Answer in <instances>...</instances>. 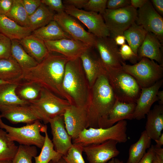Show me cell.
Returning <instances> with one entry per match:
<instances>
[{"mask_svg":"<svg viewBox=\"0 0 163 163\" xmlns=\"http://www.w3.org/2000/svg\"><path fill=\"white\" fill-rule=\"evenodd\" d=\"M83 146L73 143L66 154L62 156L66 163H85L82 156Z\"/></svg>","mask_w":163,"mask_h":163,"instance_id":"cell-38","label":"cell"},{"mask_svg":"<svg viewBox=\"0 0 163 163\" xmlns=\"http://www.w3.org/2000/svg\"><path fill=\"white\" fill-rule=\"evenodd\" d=\"M156 144L155 146L157 148L161 147L163 145V133H162L159 138L156 140H155Z\"/></svg>","mask_w":163,"mask_h":163,"instance_id":"cell-51","label":"cell"},{"mask_svg":"<svg viewBox=\"0 0 163 163\" xmlns=\"http://www.w3.org/2000/svg\"><path fill=\"white\" fill-rule=\"evenodd\" d=\"M151 140L145 130L142 132L138 140L130 146L126 163H138L146 153V150L150 147Z\"/></svg>","mask_w":163,"mask_h":163,"instance_id":"cell-32","label":"cell"},{"mask_svg":"<svg viewBox=\"0 0 163 163\" xmlns=\"http://www.w3.org/2000/svg\"><path fill=\"white\" fill-rule=\"evenodd\" d=\"M32 34L44 42L63 38L72 39L54 20L46 25L34 30Z\"/></svg>","mask_w":163,"mask_h":163,"instance_id":"cell-26","label":"cell"},{"mask_svg":"<svg viewBox=\"0 0 163 163\" xmlns=\"http://www.w3.org/2000/svg\"><path fill=\"white\" fill-rule=\"evenodd\" d=\"M116 98L127 103H136L141 88L135 79L122 69L104 67Z\"/></svg>","mask_w":163,"mask_h":163,"instance_id":"cell-4","label":"cell"},{"mask_svg":"<svg viewBox=\"0 0 163 163\" xmlns=\"http://www.w3.org/2000/svg\"><path fill=\"white\" fill-rule=\"evenodd\" d=\"M9 82H11L5 81H3V80H0V85L2 84H5V83H9Z\"/></svg>","mask_w":163,"mask_h":163,"instance_id":"cell-58","label":"cell"},{"mask_svg":"<svg viewBox=\"0 0 163 163\" xmlns=\"http://www.w3.org/2000/svg\"><path fill=\"white\" fill-rule=\"evenodd\" d=\"M42 87L32 82L21 81L16 89V93L21 99L30 101L37 99L39 96Z\"/></svg>","mask_w":163,"mask_h":163,"instance_id":"cell-35","label":"cell"},{"mask_svg":"<svg viewBox=\"0 0 163 163\" xmlns=\"http://www.w3.org/2000/svg\"><path fill=\"white\" fill-rule=\"evenodd\" d=\"M6 16L19 25L27 27L29 16L24 8L22 0H13L11 8Z\"/></svg>","mask_w":163,"mask_h":163,"instance_id":"cell-36","label":"cell"},{"mask_svg":"<svg viewBox=\"0 0 163 163\" xmlns=\"http://www.w3.org/2000/svg\"><path fill=\"white\" fill-rule=\"evenodd\" d=\"M119 53L123 61L129 60L134 64L136 63L138 60L137 56L128 45L125 44L121 46L119 49Z\"/></svg>","mask_w":163,"mask_h":163,"instance_id":"cell-41","label":"cell"},{"mask_svg":"<svg viewBox=\"0 0 163 163\" xmlns=\"http://www.w3.org/2000/svg\"><path fill=\"white\" fill-rule=\"evenodd\" d=\"M138 60L143 57L155 60L163 66L161 42L154 34L147 32L137 52Z\"/></svg>","mask_w":163,"mask_h":163,"instance_id":"cell-21","label":"cell"},{"mask_svg":"<svg viewBox=\"0 0 163 163\" xmlns=\"http://www.w3.org/2000/svg\"><path fill=\"white\" fill-rule=\"evenodd\" d=\"M157 97L159 104L163 105V91H158Z\"/></svg>","mask_w":163,"mask_h":163,"instance_id":"cell-52","label":"cell"},{"mask_svg":"<svg viewBox=\"0 0 163 163\" xmlns=\"http://www.w3.org/2000/svg\"><path fill=\"white\" fill-rule=\"evenodd\" d=\"M94 48L97 50L104 67L122 69L123 61L119 53V48L110 37H97Z\"/></svg>","mask_w":163,"mask_h":163,"instance_id":"cell-15","label":"cell"},{"mask_svg":"<svg viewBox=\"0 0 163 163\" xmlns=\"http://www.w3.org/2000/svg\"><path fill=\"white\" fill-rule=\"evenodd\" d=\"M117 143L111 139L101 143L83 146V152L89 163H106L120 154L117 146Z\"/></svg>","mask_w":163,"mask_h":163,"instance_id":"cell-14","label":"cell"},{"mask_svg":"<svg viewBox=\"0 0 163 163\" xmlns=\"http://www.w3.org/2000/svg\"><path fill=\"white\" fill-rule=\"evenodd\" d=\"M11 54L23 72L35 67L38 63L26 52L17 40H11Z\"/></svg>","mask_w":163,"mask_h":163,"instance_id":"cell-30","label":"cell"},{"mask_svg":"<svg viewBox=\"0 0 163 163\" xmlns=\"http://www.w3.org/2000/svg\"><path fill=\"white\" fill-rule=\"evenodd\" d=\"M49 163H66L62 157L57 161H51Z\"/></svg>","mask_w":163,"mask_h":163,"instance_id":"cell-55","label":"cell"},{"mask_svg":"<svg viewBox=\"0 0 163 163\" xmlns=\"http://www.w3.org/2000/svg\"><path fill=\"white\" fill-rule=\"evenodd\" d=\"M44 42L49 52L60 54L70 59L80 58L85 51L91 47L73 38H63Z\"/></svg>","mask_w":163,"mask_h":163,"instance_id":"cell-16","label":"cell"},{"mask_svg":"<svg viewBox=\"0 0 163 163\" xmlns=\"http://www.w3.org/2000/svg\"><path fill=\"white\" fill-rule=\"evenodd\" d=\"M152 163H163V159L155 154Z\"/></svg>","mask_w":163,"mask_h":163,"instance_id":"cell-54","label":"cell"},{"mask_svg":"<svg viewBox=\"0 0 163 163\" xmlns=\"http://www.w3.org/2000/svg\"><path fill=\"white\" fill-rule=\"evenodd\" d=\"M162 79L149 87L141 88L140 95L136 102L133 119L140 120L145 118L153 103L158 101L157 94L161 86Z\"/></svg>","mask_w":163,"mask_h":163,"instance_id":"cell-20","label":"cell"},{"mask_svg":"<svg viewBox=\"0 0 163 163\" xmlns=\"http://www.w3.org/2000/svg\"><path fill=\"white\" fill-rule=\"evenodd\" d=\"M55 14L53 11L41 3L37 10L29 16L27 27L32 32L54 20Z\"/></svg>","mask_w":163,"mask_h":163,"instance_id":"cell-28","label":"cell"},{"mask_svg":"<svg viewBox=\"0 0 163 163\" xmlns=\"http://www.w3.org/2000/svg\"><path fill=\"white\" fill-rule=\"evenodd\" d=\"M122 66V69L132 76L141 88L152 86L162 79L163 76V66L146 57L133 65L123 62Z\"/></svg>","mask_w":163,"mask_h":163,"instance_id":"cell-7","label":"cell"},{"mask_svg":"<svg viewBox=\"0 0 163 163\" xmlns=\"http://www.w3.org/2000/svg\"><path fill=\"white\" fill-rule=\"evenodd\" d=\"M116 99L106 75H101L91 89L87 108L89 127L107 128L108 115Z\"/></svg>","mask_w":163,"mask_h":163,"instance_id":"cell-2","label":"cell"},{"mask_svg":"<svg viewBox=\"0 0 163 163\" xmlns=\"http://www.w3.org/2000/svg\"><path fill=\"white\" fill-rule=\"evenodd\" d=\"M22 2L28 16L33 14L41 3V0H22Z\"/></svg>","mask_w":163,"mask_h":163,"instance_id":"cell-43","label":"cell"},{"mask_svg":"<svg viewBox=\"0 0 163 163\" xmlns=\"http://www.w3.org/2000/svg\"><path fill=\"white\" fill-rule=\"evenodd\" d=\"M90 47L80 57L83 69L91 88L97 78L106 74V72L99 56Z\"/></svg>","mask_w":163,"mask_h":163,"instance_id":"cell-19","label":"cell"},{"mask_svg":"<svg viewBox=\"0 0 163 163\" xmlns=\"http://www.w3.org/2000/svg\"><path fill=\"white\" fill-rule=\"evenodd\" d=\"M114 161L115 163H124L123 161L120 160L118 158H114Z\"/></svg>","mask_w":163,"mask_h":163,"instance_id":"cell-56","label":"cell"},{"mask_svg":"<svg viewBox=\"0 0 163 163\" xmlns=\"http://www.w3.org/2000/svg\"><path fill=\"white\" fill-rule=\"evenodd\" d=\"M62 87L72 100V105L87 109L91 88L80 58L70 59L66 63Z\"/></svg>","mask_w":163,"mask_h":163,"instance_id":"cell-3","label":"cell"},{"mask_svg":"<svg viewBox=\"0 0 163 163\" xmlns=\"http://www.w3.org/2000/svg\"><path fill=\"white\" fill-rule=\"evenodd\" d=\"M88 0H64L62 1L65 5L72 6L77 8H84Z\"/></svg>","mask_w":163,"mask_h":163,"instance_id":"cell-47","label":"cell"},{"mask_svg":"<svg viewBox=\"0 0 163 163\" xmlns=\"http://www.w3.org/2000/svg\"><path fill=\"white\" fill-rule=\"evenodd\" d=\"M147 33L142 26L134 22L123 34L128 45L137 56L138 49L143 41Z\"/></svg>","mask_w":163,"mask_h":163,"instance_id":"cell-33","label":"cell"},{"mask_svg":"<svg viewBox=\"0 0 163 163\" xmlns=\"http://www.w3.org/2000/svg\"><path fill=\"white\" fill-rule=\"evenodd\" d=\"M18 40L26 52L38 63L50 52L44 42L32 34Z\"/></svg>","mask_w":163,"mask_h":163,"instance_id":"cell-22","label":"cell"},{"mask_svg":"<svg viewBox=\"0 0 163 163\" xmlns=\"http://www.w3.org/2000/svg\"><path fill=\"white\" fill-rule=\"evenodd\" d=\"M154 146L155 154L163 159V149L161 147H156L154 145Z\"/></svg>","mask_w":163,"mask_h":163,"instance_id":"cell-53","label":"cell"},{"mask_svg":"<svg viewBox=\"0 0 163 163\" xmlns=\"http://www.w3.org/2000/svg\"><path fill=\"white\" fill-rule=\"evenodd\" d=\"M130 5V0H108L107 2V8L117 9Z\"/></svg>","mask_w":163,"mask_h":163,"instance_id":"cell-44","label":"cell"},{"mask_svg":"<svg viewBox=\"0 0 163 163\" xmlns=\"http://www.w3.org/2000/svg\"><path fill=\"white\" fill-rule=\"evenodd\" d=\"M107 0H88L84 8L85 10L98 13L102 15L107 9Z\"/></svg>","mask_w":163,"mask_h":163,"instance_id":"cell-39","label":"cell"},{"mask_svg":"<svg viewBox=\"0 0 163 163\" xmlns=\"http://www.w3.org/2000/svg\"><path fill=\"white\" fill-rule=\"evenodd\" d=\"M2 118L6 119L12 124H30L40 119L38 115L30 104L12 105L0 107Z\"/></svg>","mask_w":163,"mask_h":163,"instance_id":"cell-17","label":"cell"},{"mask_svg":"<svg viewBox=\"0 0 163 163\" xmlns=\"http://www.w3.org/2000/svg\"><path fill=\"white\" fill-rule=\"evenodd\" d=\"M47 129V126L44 125L42 131L45 135L44 143L39 155L34 157L35 163H49L51 161H57L63 156L55 150L52 141L49 137Z\"/></svg>","mask_w":163,"mask_h":163,"instance_id":"cell-31","label":"cell"},{"mask_svg":"<svg viewBox=\"0 0 163 163\" xmlns=\"http://www.w3.org/2000/svg\"><path fill=\"white\" fill-rule=\"evenodd\" d=\"M153 7L161 16L163 14V0H152L151 1Z\"/></svg>","mask_w":163,"mask_h":163,"instance_id":"cell-48","label":"cell"},{"mask_svg":"<svg viewBox=\"0 0 163 163\" xmlns=\"http://www.w3.org/2000/svg\"><path fill=\"white\" fill-rule=\"evenodd\" d=\"M155 154L154 145H152L138 163H152Z\"/></svg>","mask_w":163,"mask_h":163,"instance_id":"cell-45","label":"cell"},{"mask_svg":"<svg viewBox=\"0 0 163 163\" xmlns=\"http://www.w3.org/2000/svg\"><path fill=\"white\" fill-rule=\"evenodd\" d=\"M13 0H0V15L6 16L10 10Z\"/></svg>","mask_w":163,"mask_h":163,"instance_id":"cell-46","label":"cell"},{"mask_svg":"<svg viewBox=\"0 0 163 163\" xmlns=\"http://www.w3.org/2000/svg\"><path fill=\"white\" fill-rule=\"evenodd\" d=\"M11 40L0 33V60L11 56Z\"/></svg>","mask_w":163,"mask_h":163,"instance_id":"cell-40","label":"cell"},{"mask_svg":"<svg viewBox=\"0 0 163 163\" xmlns=\"http://www.w3.org/2000/svg\"><path fill=\"white\" fill-rule=\"evenodd\" d=\"M23 72L16 61L11 56L0 60V80L10 82L21 81Z\"/></svg>","mask_w":163,"mask_h":163,"instance_id":"cell-27","label":"cell"},{"mask_svg":"<svg viewBox=\"0 0 163 163\" xmlns=\"http://www.w3.org/2000/svg\"><path fill=\"white\" fill-rule=\"evenodd\" d=\"M102 16L110 31V37L113 39L117 36L123 35L135 22L137 10L130 5L115 10L107 8Z\"/></svg>","mask_w":163,"mask_h":163,"instance_id":"cell-9","label":"cell"},{"mask_svg":"<svg viewBox=\"0 0 163 163\" xmlns=\"http://www.w3.org/2000/svg\"><path fill=\"white\" fill-rule=\"evenodd\" d=\"M18 147L10 139L6 132L0 128V161H12Z\"/></svg>","mask_w":163,"mask_h":163,"instance_id":"cell-34","label":"cell"},{"mask_svg":"<svg viewBox=\"0 0 163 163\" xmlns=\"http://www.w3.org/2000/svg\"><path fill=\"white\" fill-rule=\"evenodd\" d=\"M116 44L118 45L122 46L125 44L126 38L123 35H118L113 38Z\"/></svg>","mask_w":163,"mask_h":163,"instance_id":"cell-50","label":"cell"},{"mask_svg":"<svg viewBox=\"0 0 163 163\" xmlns=\"http://www.w3.org/2000/svg\"><path fill=\"white\" fill-rule=\"evenodd\" d=\"M70 59L60 54L50 52L36 66L23 72L21 81L36 83L72 105L62 87L66 65Z\"/></svg>","mask_w":163,"mask_h":163,"instance_id":"cell-1","label":"cell"},{"mask_svg":"<svg viewBox=\"0 0 163 163\" xmlns=\"http://www.w3.org/2000/svg\"><path fill=\"white\" fill-rule=\"evenodd\" d=\"M0 33L11 40H19L31 34L28 27L21 26L5 15H0Z\"/></svg>","mask_w":163,"mask_h":163,"instance_id":"cell-25","label":"cell"},{"mask_svg":"<svg viewBox=\"0 0 163 163\" xmlns=\"http://www.w3.org/2000/svg\"><path fill=\"white\" fill-rule=\"evenodd\" d=\"M41 2L53 11L57 13L65 11V6L61 0H41Z\"/></svg>","mask_w":163,"mask_h":163,"instance_id":"cell-42","label":"cell"},{"mask_svg":"<svg viewBox=\"0 0 163 163\" xmlns=\"http://www.w3.org/2000/svg\"><path fill=\"white\" fill-rule=\"evenodd\" d=\"M108 163H115L114 158L110 160L109 161Z\"/></svg>","mask_w":163,"mask_h":163,"instance_id":"cell-59","label":"cell"},{"mask_svg":"<svg viewBox=\"0 0 163 163\" xmlns=\"http://www.w3.org/2000/svg\"><path fill=\"white\" fill-rule=\"evenodd\" d=\"M64 6L65 12L83 24L88 28V32L97 37L110 36V31L101 14L72 6Z\"/></svg>","mask_w":163,"mask_h":163,"instance_id":"cell-10","label":"cell"},{"mask_svg":"<svg viewBox=\"0 0 163 163\" xmlns=\"http://www.w3.org/2000/svg\"><path fill=\"white\" fill-rule=\"evenodd\" d=\"M30 106L44 123L50 119L63 115L70 104L67 100L60 97L49 90L42 88L39 97L29 101Z\"/></svg>","mask_w":163,"mask_h":163,"instance_id":"cell-6","label":"cell"},{"mask_svg":"<svg viewBox=\"0 0 163 163\" xmlns=\"http://www.w3.org/2000/svg\"><path fill=\"white\" fill-rule=\"evenodd\" d=\"M136 106V103H125L116 98L108 115L107 128L120 121L133 119Z\"/></svg>","mask_w":163,"mask_h":163,"instance_id":"cell-24","label":"cell"},{"mask_svg":"<svg viewBox=\"0 0 163 163\" xmlns=\"http://www.w3.org/2000/svg\"><path fill=\"white\" fill-rule=\"evenodd\" d=\"M52 141L55 150L65 155L72 145V139L68 133L65 126L63 115L56 117L49 120Z\"/></svg>","mask_w":163,"mask_h":163,"instance_id":"cell-18","label":"cell"},{"mask_svg":"<svg viewBox=\"0 0 163 163\" xmlns=\"http://www.w3.org/2000/svg\"><path fill=\"white\" fill-rule=\"evenodd\" d=\"M0 163H12V161L11 160L1 161Z\"/></svg>","mask_w":163,"mask_h":163,"instance_id":"cell-57","label":"cell"},{"mask_svg":"<svg viewBox=\"0 0 163 163\" xmlns=\"http://www.w3.org/2000/svg\"><path fill=\"white\" fill-rule=\"evenodd\" d=\"M127 127V122L123 120L108 128L89 127L81 132L77 138L72 141V143L85 146L101 143L111 139L118 143H125L128 140Z\"/></svg>","mask_w":163,"mask_h":163,"instance_id":"cell-5","label":"cell"},{"mask_svg":"<svg viewBox=\"0 0 163 163\" xmlns=\"http://www.w3.org/2000/svg\"><path fill=\"white\" fill-rule=\"evenodd\" d=\"M147 115L145 130L151 139H157L163 129V105H155Z\"/></svg>","mask_w":163,"mask_h":163,"instance_id":"cell-23","label":"cell"},{"mask_svg":"<svg viewBox=\"0 0 163 163\" xmlns=\"http://www.w3.org/2000/svg\"><path fill=\"white\" fill-rule=\"evenodd\" d=\"M20 82L0 85V107L5 105L30 104L29 102L20 99L16 94V89Z\"/></svg>","mask_w":163,"mask_h":163,"instance_id":"cell-29","label":"cell"},{"mask_svg":"<svg viewBox=\"0 0 163 163\" xmlns=\"http://www.w3.org/2000/svg\"><path fill=\"white\" fill-rule=\"evenodd\" d=\"M37 153L36 146L20 145L12 163H32V159L37 156Z\"/></svg>","mask_w":163,"mask_h":163,"instance_id":"cell-37","label":"cell"},{"mask_svg":"<svg viewBox=\"0 0 163 163\" xmlns=\"http://www.w3.org/2000/svg\"><path fill=\"white\" fill-rule=\"evenodd\" d=\"M40 120H37L24 126L15 127L4 123L0 114V128L5 130L11 141L17 142L20 145H33L41 149L45 137L40 134V132H42L44 125Z\"/></svg>","mask_w":163,"mask_h":163,"instance_id":"cell-8","label":"cell"},{"mask_svg":"<svg viewBox=\"0 0 163 163\" xmlns=\"http://www.w3.org/2000/svg\"><path fill=\"white\" fill-rule=\"evenodd\" d=\"M54 20L72 38L94 48L97 37L86 31L74 18L63 11L55 14Z\"/></svg>","mask_w":163,"mask_h":163,"instance_id":"cell-11","label":"cell"},{"mask_svg":"<svg viewBox=\"0 0 163 163\" xmlns=\"http://www.w3.org/2000/svg\"><path fill=\"white\" fill-rule=\"evenodd\" d=\"M148 0H130V6L137 9L142 7Z\"/></svg>","mask_w":163,"mask_h":163,"instance_id":"cell-49","label":"cell"},{"mask_svg":"<svg viewBox=\"0 0 163 163\" xmlns=\"http://www.w3.org/2000/svg\"><path fill=\"white\" fill-rule=\"evenodd\" d=\"M66 129L72 141L89 127L87 109L70 105L63 114Z\"/></svg>","mask_w":163,"mask_h":163,"instance_id":"cell-13","label":"cell"},{"mask_svg":"<svg viewBox=\"0 0 163 163\" xmlns=\"http://www.w3.org/2000/svg\"><path fill=\"white\" fill-rule=\"evenodd\" d=\"M136 23L147 32L154 34L161 43L163 40V18L148 0L137 10Z\"/></svg>","mask_w":163,"mask_h":163,"instance_id":"cell-12","label":"cell"}]
</instances>
